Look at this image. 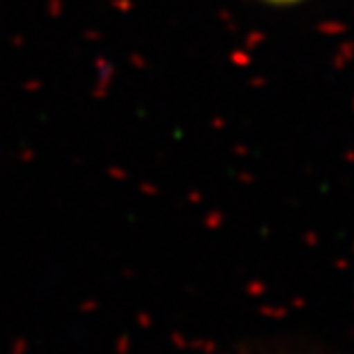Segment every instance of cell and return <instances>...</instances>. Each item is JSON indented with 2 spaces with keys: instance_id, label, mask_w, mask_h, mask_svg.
<instances>
[{
  "instance_id": "1",
  "label": "cell",
  "mask_w": 354,
  "mask_h": 354,
  "mask_svg": "<svg viewBox=\"0 0 354 354\" xmlns=\"http://www.w3.org/2000/svg\"><path fill=\"white\" fill-rule=\"evenodd\" d=\"M269 3H277V5H288V3H297V0H269Z\"/></svg>"
}]
</instances>
